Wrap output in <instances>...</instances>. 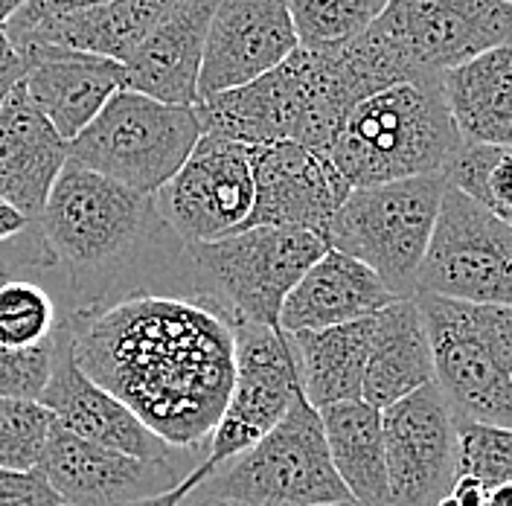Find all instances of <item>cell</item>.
Segmentation results:
<instances>
[{
    "label": "cell",
    "mask_w": 512,
    "mask_h": 506,
    "mask_svg": "<svg viewBox=\"0 0 512 506\" xmlns=\"http://www.w3.org/2000/svg\"><path fill=\"white\" fill-rule=\"evenodd\" d=\"M76 367L163 443L207 457L233 384V332L175 294H131L64 315Z\"/></svg>",
    "instance_id": "1"
},
{
    "label": "cell",
    "mask_w": 512,
    "mask_h": 506,
    "mask_svg": "<svg viewBox=\"0 0 512 506\" xmlns=\"http://www.w3.org/2000/svg\"><path fill=\"white\" fill-rule=\"evenodd\" d=\"M62 288V312H94L131 294H172L181 242L152 195L67 163L38 216Z\"/></svg>",
    "instance_id": "2"
},
{
    "label": "cell",
    "mask_w": 512,
    "mask_h": 506,
    "mask_svg": "<svg viewBox=\"0 0 512 506\" xmlns=\"http://www.w3.org/2000/svg\"><path fill=\"white\" fill-rule=\"evenodd\" d=\"M326 251L329 245L309 230L248 227L219 242L184 245L172 294L201 303L230 329H277L286 294Z\"/></svg>",
    "instance_id": "3"
},
{
    "label": "cell",
    "mask_w": 512,
    "mask_h": 506,
    "mask_svg": "<svg viewBox=\"0 0 512 506\" xmlns=\"http://www.w3.org/2000/svg\"><path fill=\"white\" fill-rule=\"evenodd\" d=\"M460 143L440 76H431L358 102L329 143L326 160L350 190H358L437 175Z\"/></svg>",
    "instance_id": "4"
},
{
    "label": "cell",
    "mask_w": 512,
    "mask_h": 506,
    "mask_svg": "<svg viewBox=\"0 0 512 506\" xmlns=\"http://www.w3.org/2000/svg\"><path fill=\"white\" fill-rule=\"evenodd\" d=\"M434 384L457 419L512 428V309L414 294Z\"/></svg>",
    "instance_id": "5"
},
{
    "label": "cell",
    "mask_w": 512,
    "mask_h": 506,
    "mask_svg": "<svg viewBox=\"0 0 512 506\" xmlns=\"http://www.w3.org/2000/svg\"><path fill=\"white\" fill-rule=\"evenodd\" d=\"M443 190L440 172L350 190L326 227V245L367 265L396 300H408L416 294Z\"/></svg>",
    "instance_id": "6"
},
{
    "label": "cell",
    "mask_w": 512,
    "mask_h": 506,
    "mask_svg": "<svg viewBox=\"0 0 512 506\" xmlns=\"http://www.w3.org/2000/svg\"><path fill=\"white\" fill-rule=\"evenodd\" d=\"M198 137L201 120L195 108L120 91L67 143V163L126 190L155 195L187 160Z\"/></svg>",
    "instance_id": "7"
},
{
    "label": "cell",
    "mask_w": 512,
    "mask_h": 506,
    "mask_svg": "<svg viewBox=\"0 0 512 506\" xmlns=\"http://www.w3.org/2000/svg\"><path fill=\"white\" fill-rule=\"evenodd\" d=\"M204 489L233 506H326L350 501L323 440L318 411L297 396L248 451L213 466Z\"/></svg>",
    "instance_id": "8"
},
{
    "label": "cell",
    "mask_w": 512,
    "mask_h": 506,
    "mask_svg": "<svg viewBox=\"0 0 512 506\" xmlns=\"http://www.w3.org/2000/svg\"><path fill=\"white\" fill-rule=\"evenodd\" d=\"M416 294L483 306H510V222L498 219L463 192L446 187L419 265Z\"/></svg>",
    "instance_id": "9"
},
{
    "label": "cell",
    "mask_w": 512,
    "mask_h": 506,
    "mask_svg": "<svg viewBox=\"0 0 512 506\" xmlns=\"http://www.w3.org/2000/svg\"><path fill=\"white\" fill-rule=\"evenodd\" d=\"M411 79H431L486 50L510 47V0H387L370 24Z\"/></svg>",
    "instance_id": "10"
},
{
    "label": "cell",
    "mask_w": 512,
    "mask_h": 506,
    "mask_svg": "<svg viewBox=\"0 0 512 506\" xmlns=\"http://www.w3.org/2000/svg\"><path fill=\"white\" fill-rule=\"evenodd\" d=\"M152 198L160 222L181 245L233 236L245 230L254 207L251 149L204 131L178 172Z\"/></svg>",
    "instance_id": "11"
},
{
    "label": "cell",
    "mask_w": 512,
    "mask_h": 506,
    "mask_svg": "<svg viewBox=\"0 0 512 506\" xmlns=\"http://www.w3.org/2000/svg\"><path fill=\"white\" fill-rule=\"evenodd\" d=\"M233 332V384L224 411L207 443V463L248 451L283 416L300 390L286 332L271 326H236Z\"/></svg>",
    "instance_id": "12"
},
{
    "label": "cell",
    "mask_w": 512,
    "mask_h": 506,
    "mask_svg": "<svg viewBox=\"0 0 512 506\" xmlns=\"http://www.w3.org/2000/svg\"><path fill=\"white\" fill-rule=\"evenodd\" d=\"M390 506H434L457 472V416L431 381L382 411Z\"/></svg>",
    "instance_id": "13"
},
{
    "label": "cell",
    "mask_w": 512,
    "mask_h": 506,
    "mask_svg": "<svg viewBox=\"0 0 512 506\" xmlns=\"http://www.w3.org/2000/svg\"><path fill=\"white\" fill-rule=\"evenodd\" d=\"M38 472L64 506H131L175 489L192 469L137 460L53 425Z\"/></svg>",
    "instance_id": "14"
},
{
    "label": "cell",
    "mask_w": 512,
    "mask_h": 506,
    "mask_svg": "<svg viewBox=\"0 0 512 506\" xmlns=\"http://www.w3.org/2000/svg\"><path fill=\"white\" fill-rule=\"evenodd\" d=\"M38 405L53 413L56 425L70 431L79 440L120 451L137 460H155V463H181V466H201L204 457L181 451L175 445L163 443L158 434H152L134 413L128 411L120 399H114L108 390H102L91 381L73 361L67 329L62 320V338L53 364V376L47 381L44 393L38 396Z\"/></svg>",
    "instance_id": "15"
},
{
    "label": "cell",
    "mask_w": 512,
    "mask_h": 506,
    "mask_svg": "<svg viewBox=\"0 0 512 506\" xmlns=\"http://www.w3.org/2000/svg\"><path fill=\"white\" fill-rule=\"evenodd\" d=\"M254 207L248 227L309 230L326 242V227L350 195L344 178L326 155L297 143H271L251 149Z\"/></svg>",
    "instance_id": "16"
},
{
    "label": "cell",
    "mask_w": 512,
    "mask_h": 506,
    "mask_svg": "<svg viewBox=\"0 0 512 506\" xmlns=\"http://www.w3.org/2000/svg\"><path fill=\"white\" fill-rule=\"evenodd\" d=\"M286 0H219L204 41L198 96L242 88L297 50Z\"/></svg>",
    "instance_id": "17"
},
{
    "label": "cell",
    "mask_w": 512,
    "mask_h": 506,
    "mask_svg": "<svg viewBox=\"0 0 512 506\" xmlns=\"http://www.w3.org/2000/svg\"><path fill=\"white\" fill-rule=\"evenodd\" d=\"M18 53L24 56V91L64 143L82 134L111 96L126 91V67L120 62L44 44Z\"/></svg>",
    "instance_id": "18"
},
{
    "label": "cell",
    "mask_w": 512,
    "mask_h": 506,
    "mask_svg": "<svg viewBox=\"0 0 512 506\" xmlns=\"http://www.w3.org/2000/svg\"><path fill=\"white\" fill-rule=\"evenodd\" d=\"M216 6L219 0H178L123 64L126 91L195 108L201 102L198 73L204 41Z\"/></svg>",
    "instance_id": "19"
},
{
    "label": "cell",
    "mask_w": 512,
    "mask_h": 506,
    "mask_svg": "<svg viewBox=\"0 0 512 506\" xmlns=\"http://www.w3.org/2000/svg\"><path fill=\"white\" fill-rule=\"evenodd\" d=\"M64 166L67 143L18 82L0 99V198L38 222Z\"/></svg>",
    "instance_id": "20"
},
{
    "label": "cell",
    "mask_w": 512,
    "mask_h": 506,
    "mask_svg": "<svg viewBox=\"0 0 512 506\" xmlns=\"http://www.w3.org/2000/svg\"><path fill=\"white\" fill-rule=\"evenodd\" d=\"M396 297L358 259L329 251L294 283L277 317L280 332H318L382 312Z\"/></svg>",
    "instance_id": "21"
},
{
    "label": "cell",
    "mask_w": 512,
    "mask_h": 506,
    "mask_svg": "<svg viewBox=\"0 0 512 506\" xmlns=\"http://www.w3.org/2000/svg\"><path fill=\"white\" fill-rule=\"evenodd\" d=\"M175 3L178 0H111L94 9L15 32L9 35V41L15 44V50L44 44L126 64L140 41L155 30V24Z\"/></svg>",
    "instance_id": "22"
},
{
    "label": "cell",
    "mask_w": 512,
    "mask_h": 506,
    "mask_svg": "<svg viewBox=\"0 0 512 506\" xmlns=\"http://www.w3.org/2000/svg\"><path fill=\"white\" fill-rule=\"evenodd\" d=\"M431 381H434L431 347L414 297L393 300L390 306L373 315L361 402L384 411Z\"/></svg>",
    "instance_id": "23"
},
{
    "label": "cell",
    "mask_w": 512,
    "mask_h": 506,
    "mask_svg": "<svg viewBox=\"0 0 512 506\" xmlns=\"http://www.w3.org/2000/svg\"><path fill=\"white\" fill-rule=\"evenodd\" d=\"M448 117L463 143H512V50L495 47L440 73Z\"/></svg>",
    "instance_id": "24"
},
{
    "label": "cell",
    "mask_w": 512,
    "mask_h": 506,
    "mask_svg": "<svg viewBox=\"0 0 512 506\" xmlns=\"http://www.w3.org/2000/svg\"><path fill=\"white\" fill-rule=\"evenodd\" d=\"M370 335H373V315L332 329L286 335L300 393L315 411L326 405L361 399Z\"/></svg>",
    "instance_id": "25"
},
{
    "label": "cell",
    "mask_w": 512,
    "mask_h": 506,
    "mask_svg": "<svg viewBox=\"0 0 512 506\" xmlns=\"http://www.w3.org/2000/svg\"><path fill=\"white\" fill-rule=\"evenodd\" d=\"M318 416L332 469L350 492L352 501L367 506H390L382 411L358 399L318 408Z\"/></svg>",
    "instance_id": "26"
},
{
    "label": "cell",
    "mask_w": 512,
    "mask_h": 506,
    "mask_svg": "<svg viewBox=\"0 0 512 506\" xmlns=\"http://www.w3.org/2000/svg\"><path fill=\"white\" fill-rule=\"evenodd\" d=\"M443 181L451 190L463 192L475 204L486 207L498 219H512V160L510 146L460 143L443 166Z\"/></svg>",
    "instance_id": "27"
},
{
    "label": "cell",
    "mask_w": 512,
    "mask_h": 506,
    "mask_svg": "<svg viewBox=\"0 0 512 506\" xmlns=\"http://www.w3.org/2000/svg\"><path fill=\"white\" fill-rule=\"evenodd\" d=\"M387 0H286L288 18L303 50H332L367 30Z\"/></svg>",
    "instance_id": "28"
},
{
    "label": "cell",
    "mask_w": 512,
    "mask_h": 506,
    "mask_svg": "<svg viewBox=\"0 0 512 506\" xmlns=\"http://www.w3.org/2000/svg\"><path fill=\"white\" fill-rule=\"evenodd\" d=\"M64 312L53 288L38 280H12L0 288V347L30 349L59 335Z\"/></svg>",
    "instance_id": "29"
},
{
    "label": "cell",
    "mask_w": 512,
    "mask_h": 506,
    "mask_svg": "<svg viewBox=\"0 0 512 506\" xmlns=\"http://www.w3.org/2000/svg\"><path fill=\"white\" fill-rule=\"evenodd\" d=\"M56 419L38 402L0 399V469L35 472Z\"/></svg>",
    "instance_id": "30"
},
{
    "label": "cell",
    "mask_w": 512,
    "mask_h": 506,
    "mask_svg": "<svg viewBox=\"0 0 512 506\" xmlns=\"http://www.w3.org/2000/svg\"><path fill=\"white\" fill-rule=\"evenodd\" d=\"M483 480L489 489L512 483V434L507 428L457 419V472Z\"/></svg>",
    "instance_id": "31"
},
{
    "label": "cell",
    "mask_w": 512,
    "mask_h": 506,
    "mask_svg": "<svg viewBox=\"0 0 512 506\" xmlns=\"http://www.w3.org/2000/svg\"><path fill=\"white\" fill-rule=\"evenodd\" d=\"M62 329L53 341L30 349L0 347V399H27L38 402L47 381L53 376Z\"/></svg>",
    "instance_id": "32"
},
{
    "label": "cell",
    "mask_w": 512,
    "mask_h": 506,
    "mask_svg": "<svg viewBox=\"0 0 512 506\" xmlns=\"http://www.w3.org/2000/svg\"><path fill=\"white\" fill-rule=\"evenodd\" d=\"M47 277H59V274L53 268V259L41 242L35 222L24 233L0 242V288L12 280H38L47 285Z\"/></svg>",
    "instance_id": "33"
},
{
    "label": "cell",
    "mask_w": 512,
    "mask_h": 506,
    "mask_svg": "<svg viewBox=\"0 0 512 506\" xmlns=\"http://www.w3.org/2000/svg\"><path fill=\"white\" fill-rule=\"evenodd\" d=\"M0 506H64L41 472L0 469Z\"/></svg>",
    "instance_id": "34"
},
{
    "label": "cell",
    "mask_w": 512,
    "mask_h": 506,
    "mask_svg": "<svg viewBox=\"0 0 512 506\" xmlns=\"http://www.w3.org/2000/svg\"><path fill=\"white\" fill-rule=\"evenodd\" d=\"M102 3H111V0H27V3L3 24V32H6V35H15V32L30 30L35 24L53 21V18H64V15H76V12L94 9V6H102Z\"/></svg>",
    "instance_id": "35"
},
{
    "label": "cell",
    "mask_w": 512,
    "mask_h": 506,
    "mask_svg": "<svg viewBox=\"0 0 512 506\" xmlns=\"http://www.w3.org/2000/svg\"><path fill=\"white\" fill-rule=\"evenodd\" d=\"M24 79V56L15 50L9 35L0 27V96H6Z\"/></svg>",
    "instance_id": "36"
},
{
    "label": "cell",
    "mask_w": 512,
    "mask_h": 506,
    "mask_svg": "<svg viewBox=\"0 0 512 506\" xmlns=\"http://www.w3.org/2000/svg\"><path fill=\"white\" fill-rule=\"evenodd\" d=\"M210 472H213V466L204 460V463H201V466H195L190 475L184 477L175 489L163 492V495H158V498H149V501H140V504H131V506H175L181 498H184V495H187V492H190L192 486H198V483L210 475Z\"/></svg>",
    "instance_id": "37"
},
{
    "label": "cell",
    "mask_w": 512,
    "mask_h": 506,
    "mask_svg": "<svg viewBox=\"0 0 512 506\" xmlns=\"http://www.w3.org/2000/svg\"><path fill=\"white\" fill-rule=\"evenodd\" d=\"M32 222H27L15 207H9L3 198H0V242H6V239H12V236H18V233H24Z\"/></svg>",
    "instance_id": "38"
},
{
    "label": "cell",
    "mask_w": 512,
    "mask_h": 506,
    "mask_svg": "<svg viewBox=\"0 0 512 506\" xmlns=\"http://www.w3.org/2000/svg\"><path fill=\"white\" fill-rule=\"evenodd\" d=\"M175 506H233V504H227V501H222L219 495H213L210 489H204L201 483L198 486H192L190 492L178 501Z\"/></svg>",
    "instance_id": "39"
},
{
    "label": "cell",
    "mask_w": 512,
    "mask_h": 506,
    "mask_svg": "<svg viewBox=\"0 0 512 506\" xmlns=\"http://www.w3.org/2000/svg\"><path fill=\"white\" fill-rule=\"evenodd\" d=\"M24 3H27V0H0V27H3Z\"/></svg>",
    "instance_id": "40"
},
{
    "label": "cell",
    "mask_w": 512,
    "mask_h": 506,
    "mask_svg": "<svg viewBox=\"0 0 512 506\" xmlns=\"http://www.w3.org/2000/svg\"><path fill=\"white\" fill-rule=\"evenodd\" d=\"M326 506H367V504H358V501H341V504H326Z\"/></svg>",
    "instance_id": "41"
},
{
    "label": "cell",
    "mask_w": 512,
    "mask_h": 506,
    "mask_svg": "<svg viewBox=\"0 0 512 506\" xmlns=\"http://www.w3.org/2000/svg\"><path fill=\"white\" fill-rule=\"evenodd\" d=\"M0 99H3V96H0Z\"/></svg>",
    "instance_id": "42"
}]
</instances>
